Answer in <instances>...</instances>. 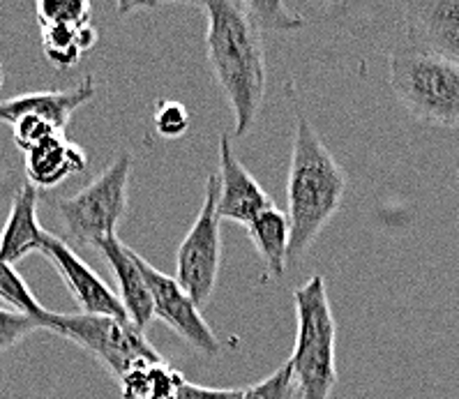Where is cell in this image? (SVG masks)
Returning a JSON list of instances; mask_svg holds the SVG:
<instances>
[{"instance_id": "cell-1", "label": "cell", "mask_w": 459, "mask_h": 399, "mask_svg": "<svg viewBox=\"0 0 459 399\" xmlns=\"http://www.w3.org/2000/svg\"><path fill=\"white\" fill-rule=\"evenodd\" d=\"M208 19V65L233 114V136L245 139L259 118L268 86L261 30L245 10V0L199 3Z\"/></svg>"}, {"instance_id": "cell-2", "label": "cell", "mask_w": 459, "mask_h": 399, "mask_svg": "<svg viewBox=\"0 0 459 399\" xmlns=\"http://www.w3.org/2000/svg\"><path fill=\"white\" fill-rule=\"evenodd\" d=\"M346 185L349 180L342 164L325 148L307 116L298 114L287 176L289 264H300L314 240L340 213Z\"/></svg>"}, {"instance_id": "cell-3", "label": "cell", "mask_w": 459, "mask_h": 399, "mask_svg": "<svg viewBox=\"0 0 459 399\" xmlns=\"http://www.w3.org/2000/svg\"><path fill=\"white\" fill-rule=\"evenodd\" d=\"M296 346L289 365L300 399H330L337 386V325L324 277H312L293 291Z\"/></svg>"}, {"instance_id": "cell-4", "label": "cell", "mask_w": 459, "mask_h": 399, "mask_svg": "<svg viewBox=\"0 0 459 399\" xmlns=\"http://www.w3.org/2000/svg\"><path fill=\"white\" fill-rule=\"evenodd\" d=\"M394 98L416 120L459 127V65L432 51L400 44L388 63Z\"/></svg>"}, {"instance_id": "cell-5", "label": "cell", "mask_w": 459, "mask_h": 399, "mask_svg": "<svg viewBox=\"0 0 459 399\" xmlns=\"http://www.w3.org/2000/svg\"><path fill=\"white\" fill-rule=\"evenodd\" d=\"M130 176L132 155L120 151L91 185L70 199L58 201L56 215L72 243L98 252L107 238L118 236L116 229L127 215L130 204Z\"/></svg>"}, {"instance_id": "cell-6", "label": "cell", "mask_w": 459, "mask_h": 399, "mask_svg": "<svg viewBox=\"0 0 459 399\" xmlns=\"http://www.w3.org/2000/svg\"><path fill=\"white\" fill-rule=\"evenodd\" d=\"M39 330H49L63 340L82 346L116 378L125 377L132 367L143 360H162L155 346L148 342L146 333H141L127 318L47 312L39 318Z\"/></svg>"}, {"instance_id": "cell-7", "label": "cell", "mask_w": 459, "mask_h": 399, "mask_svg": "<svg viewBox=\"0 0 459 399\" xmlns=\"http://www.w3.org/2000/svg\"><path fill=\"white\" fill-rule=\"evenodd\" d=\"M220 178L215 173L205 180V195L195 224L183 238L176 252V277L178 286L195 300L196 308H205L215 293L221 265V220L217 217Z\"/></svg>"}, {"instance_id": "cell-8", "label": "cell", "mask_w": 459, "mask_h": 399, "mask_svg": "<svg viewBox=\"0 0 459 399\" xmlns=\"http://www.w3.org/2000/svg\"><path fill=\"white\" fill-rule=\"evenodd\" d=\"M139 265L148 282V289H151L155 318L164 321L180 340L187 342L195 351H199L204 356H217L221 349L220 340L215 337L211 325L205 324L204 314L196 308L195 300L180 289L178 282L160 273L155 265H151L141 256Z\"/></svg>"}, {"instance_id": "cell-9", "label": "cell", "mask_w": 459, "mask_h": 399, "mask_svg": "<svg viewBox=\"0 0 459 399\" xmlns=\"http://www.w3.org/2000/svg\"><path fill=\"white\" fill-rule=\"evenodd\" d=\"M39 254L54 265L63 284L67 286V291L72 293L76 305L82 308V314L127 318L118 300V293L63 238L47 233V240H44V247Z\"/></svg>"}, {"instance_id": "cell-10", "label": "cell", "mask_w": 459, "mask_h": 399, "mask_svg": "<svg viewBox=\"0 0 459 399\" xmlns=\"http://www.w3.org/2000/svg\"><path fill=\"white\" fill-rule=\"evenodd\" d=\"M220 195H217V217L247 227L249 221L273 208L271 195L259 180L240 162L231 143V136H220Z\"/></svg>"}, {"instance_id": "cell-11", "label": "cell", "mask_w": 459, "mask_h": 399, "mask_svg": "<svg viewBox=\"0 0 459 399\" xmlns=\"http://www.w3.org/2000/svg\"><path fill=\"white\" fill-rule=\"evenodd\" d=\"M404 14L406 39L402 44L459 65V0H413L404 5Z\"/></svg>"}, {"instance_id": "cell-12", "label": "cell", "mask_w": 459, "mask_h": 399, "mask_svg": "<svg viewBox=\"0 0 459 399\" xmlns=\"http://www.w3.org/2000/svg\"><path fill=\"white\" fill-rule=\"evenodd\" d=\"M95 92H98V83H95L92 74H88L86 79H82L67 91L23 92L17 98L0 102V123L12 125L22 116H39V118L54 125L58 132H65L74 111L91 102Z\"/></svg>"}, {"instance_id": "cell-13", "label": "cell", "mask_w": 459, "mask_h": 399, "mask_svg": "<svg viewBox=\"0 0 459 399\" xmlns=\"http://www.w3.org/2000/svg\"><path fill=\"white\" fill-rule=\"evenodd\" d=\"M114 270L116 282H118V300L125 309V317L132 325L146 333L148 325L155 321V309H152V296L148 289V282L141 273L139 254L123 245L118 236L107 238L98 249Z\"/></svg>"}, {"instance_id": "cell-14", "label": "cell", "mask_w": 459, "mask_h": 399, "mask_svg": "<svg viewBox=\"0 0 459 399\" xmlns=\"http://www.w3.org/2000/svg\"><path fill=\"white\" fill-rule=\"evenodd\" d=\"M38 189L30 183L19 185L12 196L10 215L0 231V261L17 265L28 254L42 252L47 233L39 224Z\"/></svg>"}, {"instance_id": "cell-15", "label": "cell", "mask_w": 459, "mask_h": 399, "mask_svg": "<svg viewBox=\"0 0 459 399\" xmlns=\"http://www.w3.org/2000/svg\"><path fill=\"white\" fill-rule=\"evenodd\" d=\"M88 155L82 146L65 134H54L35 148L26 151V178L35 189L58 187L70 176L83 173Z\"/></svg>"}, {"instance_id": "cell-16", "label": "cell", "mask_w": 459, "mask_h": 399, "mask_svg": "<svg viewBox=\"0 0 459 399\" xmlns=\"http://www.w3.org/2000/svg\"><path fill=\"white\" fill-rule=\"evenodd\" d=\"M249 240L259 252L265 270L271 277H281L289 265V240H291V227H289L287 213L280 208H268L247 224Z\"/></svg>"}, {"instance_id": "cell-17", "label": "cell", "mask_w": 459, "mask_h": 399, "mask_svg": "<svg viewBox=\"0 0 459 399\" xmlns=\"http://www.w3.org/2000/svg\"><path fill=\"white\" fill-rule=\"evenodd\" d=\"M185 377L164 360H143L118 378L123 399H176Z\"/></svg>"}, {"instance_id": "cell-18", "label": "cell", "mask_w": 459, "mask_h": 399, "mask_svg": "<svg viewBox=\"0 0 459 399\" xmlns=\"http://www.w3.org/2000/svg\"><path fill=\"white\" fill-rule=\"evenodd\" d=\"M95 42H98V28L92 23L42 28L44 56L58 70L74 67L82 60V56L95 47Z\"/></svg>"}, {"instance_id": "cell-19", "label": "cell", "mask_w": 459, "mask_h": 399, "mask_svg": "<svg viewBox=\"0 0 459 399\" xmlns=\"http://www.w3.org/2000/svg\"><path fill=\"white\" fill-rule=\"evenodd\" d=\"M0 300L7 302L10 309H14V312L33 317L38 324L39 318L49 312V309L44 308L42 302L35 298V293L30 291V286L26 284V280L19 275V270L14 268V265L5 264V261H0Z\"/></svg>"}, {"instance_id": "cell-20", "label": "cell", "mask_w": 459, "mask_h": 399, "mask_svg": "<svg viewBox=\"0 0 459 399\" xmlns=\"http://www.w3.org/2000/svg\"><path fill=\"white\" fill-rule=\"evenodd\" d=\"M245 10L259 30H300L305 17L289 10L280 0H245Z\"/></svg>"}, {"instance_id": "cell-21", "label": "cell", "mask_w": 459, "mask_h": 399, "mask_svg": "<svg viewBox=\"0 0 459 399\" xmlns=\"http://www.w3.org/2000/svg\"><path fill=\"white\" fill-rule=\"evenodd\" d=\"M35 12L42 28L91 23V5L83 0H42L35 5Z\"/></svg>"}, {"instance_id": "cell-22", "label": "cell", "mask_w": 459, "mask_h": 399, "mask_svg": "<svg viewBox=\"0 0 459 399\" xmlns=\"http://www.w3.org/2000/svg\"><path fill=\"white\" fill-rule=\"evenodd\" d=\"M296 393V377H293V369L287 360L275 374L265 377L264 381L240 388L238 399H293Z\"/></svg>"}, {"instance_id": "cell-23", "label": "cell", "mask_w": 459, "mask_h": 399, "mask_svg": "<svg viewBox=\"0 0 459 399\" xmlns=\"http://www.w3.org/2000/svg\"><path fill=\"white\" fill-rule=\"evenodd\" d=\"M152 123L162 139H180L189 130V111L183 102L176 100H157Z\"/></svg>"}, {"instance_id": "cell-24", "label": "cell", "mask_w": 459, "mask_h": 399, "mask_svg": "<svg viewBox=\"0 0 459 399\" xmlns=\"http://www.w3.org/2000/svg\"><path fill=\"white\" fill-rule=\"evenodd\" d=\"M39 324L33 317H26L14 309L0 308V353L12 351L14 346L22 344L26 337L38 333Z\"/></svg>"}, {"instance_id": "cell-25", "label": "cell", "mask_w": 459, "mask_h": 399, "mask_svg": "<svg viewBox=\"0 0 459 399\" xmlns=\"http://www.w3.org/2000/svg\"><path fill=\"white\" fill-rule=\"evenodd\" d=\"M12 127V139L22 148L23 152L35 148L38 143H42L44 139H49L54 134H65V132H58L51 123H47L39 116H22L14 123L10 125Z\"/></svg>"}, {"instance_id": "cell-26", "label": "cell", "mask_w": 459, "mask_h": 399, "mask_svg": "<svg viewBox=\"0 0 459 399\" xmlns=\"http://www.w3.org/2000/svg\"><path fill=\"white\" fill-rule=\"evenodd\" d=\"M238 395L240 390L205 388V386H196V383H189L185 378L176 399H238Z\"/></svg>"}, {"instance_id": "cell-27", "label": "cell", "mask_w": 459, "mask_h": 399, "mask_svg": "<svg viewBox=\"0 0 459 399\" xmlns=\"http://www.w3.org/2000/svg\"><path fill=\"white\" fill-rule=\"evenodd\" d=\"M3 82H5V72H3V63H0V88H3Z\"/></svg>"}]
</instances>
